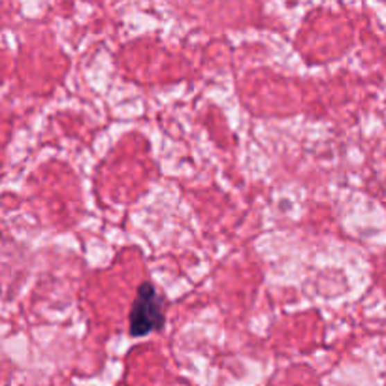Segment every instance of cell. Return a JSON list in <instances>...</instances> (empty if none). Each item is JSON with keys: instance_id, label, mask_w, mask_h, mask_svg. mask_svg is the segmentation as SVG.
I'll return each mask as SVG.
<instances>
[{"instance_id": "cell-1", "label": "cell", "mask_w": 386, "mask_h": 386, "mask_svg": "<svg viewBox=\"0 0 386 386\" xmlns=\"http://www.w3.org/2000/svg\"><path fill=\"white\" fill-rule=\"evenodd\" d=\"M166 320L164 315V300L157 292L151 283H141L138 286V294L134 298L132 309H130V333L134 337H143L147 333L160 330Z\"/></svg>"}]
</instances>
